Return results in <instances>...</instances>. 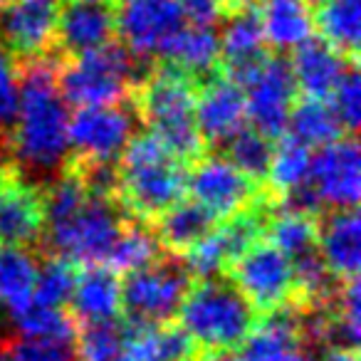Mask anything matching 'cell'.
Wrapping results in <instances>:
<instances>
[{"label": "cell", "instance_id": "1", "mask_svg": "<svg viewBox=\"0 0 361 361\" xmlns=\"http://www.w3.org/2000/svg\"><path fill=\"white\" fill-rule=\"evenodd\" d=\"M70 111L57 90V55L18 62V111L6 136L11 161L27 178L55 176L70 159Z\"/></svg>", "mask_w": 361, "mask_h": 361}, {"label": "cell", "instance_id": "2", "mask_svg": "<svg viewBox=\"0 0 361 361\" xmlns=\"http://www.w3.org/2000/svg\"><path fill=\"white\" fill-rule=\"evenodd\" d=\"M45 235L50 255L72 265H104L119 233L131 221L114 196L92 191L75 166L65 164L42 186Z\"/></svg>", "mask_w": 361, "mask_h": 361}, {"label": "cell", "instance_id": "3", "mask_svg": "<svg viewBox=\"0 0 361 361\" xmlns=\"http://www.w3.org/2000/svg\"><path fill=\"white\" fill-rule=\"evenodd\" d=\"M188 166L151 131H136L116 159L114 198L131 221L154 223L166 208L186 198Z\"/></svg>", "mask_w": 361, "mask_h": 361}, {"label": "cell", "instance_id": "4", "mask_svg": "<svg viewBox=\"0 0 361 361\" xmlns=\"http://www.w3.org/2000/svg\"><path fill=\"white\" fill-rule=\"evenodd\" d=\"M196 90L186 75L156 62L131 92V104L146 131L186 166L208 151L196 124Z\"/></svg>", "mask_w": 361, "mask_h": 361}, {"label": "cell", "instance_id": "5", "mask_svg": "<svg viewBox=\"0 0 361 361\" xmlns=\"http://www.w3.org/2000/svg\"><path fill=\"white\" fill-rule=\"evenodd\" d=\"M151 67L144 57H136L121 42L109 40L97 50L57 60V90L65 104L102 106L131 99L134 87Z\"/></svg>", "mask_w": 361, "mask_h": 361}, {"label": "cell", "instance_id": "6", "mask_svg": "<svg viewBox=\"0 0 361 361\" xmlns=\"http://www.w3.org/2000/svg\"><path fill=\"white\" fill-rule=\"evenodd\" d=\"M178 326L196 349L233 351L257 322V312L228 277L196 280L178 307Z\"/></svg>", "mask_w": 361, "mask_h": 361}, {"label": "cell", "instance_id": "7", "mask_svg": "<svg viewBox=\"0 0 361 361\" xmlns=\"http://www.w3.org/2000/svg\"><path fill=\"white\" fill-rule=\"evenodd\" d=\"M193 277L178 255L156 257L154 262L126 272L121 280V312L136 324H169L191 290Z\"/></svg>", "mask_w": 361, "mask_h": 361}, {"label": "cell", "instance_id": "8", "mask_svg": "<svg viewBox=\"0 0 361 361\" xmlns=\"http://www.w3.org/2000/svg\"><path fill=\"white\" fill-rule=\"evenodd\" d=\"M136 126H139V114L131 99L119 104L80 106L67 124L70 161L116 164L129 139L136 134Z\"/></svg>", "mask_w": 361, "mask_h": 361}, {"label": "cell", "instance_id": "9", "mask_svg": "<svg viewBox=\"0 0 361 361\" xmlns=\"http://www.w3.org/2000/svg\"><path fill=\"white\" fill-rule=\"evenodd\" d=\"M186 193L216 221L247 211L270 196L262 183L235 169L223 154H203L188 166Z\"/></svg>", "mask_w": 361, "mask_h": 361}, {"label": "cell", "instance_id": "10", "mask_svg": "<svg viewBox=\"0 0 361 361\" xmlns=\"http://www.w3.org/2000/svg\"><path fill=\"white\" fill-rule=\"evenodd\" d=\"M228 280L243 292L257 314H265L295 300L290 255L260 238L228 265Z\"/></svg>", "mask_w": 361, "mask_h": 361}, {"label": "cell", "instance_id": "11", "mask_svg": "<svg viewBox=\"0 0 361 361\" xmlns=\"http://www.w3.org/2000/svg\"><path fill=\"white\" fill-rule=\"evenodd\" d=\"M240 87L245 94L247 124L270 139H280L287 131L292 104L300 97L290 60L270 52Z\"/></svg>", "mask_w": 361, "mask_h": 361}, {"label": "cell", "instance_id": "12", "mask_svg": "<svg viewBox=\"0 0 361 361\" xmlns=\"http://www.w3.org/2000/svg\"><path fill=\"white\" fill-rule=\"evenodd\" d=\"M178 0H116L114 27L121 45L136 57H159L166 42L186 25Z\"/></svg>", "mask_w": 361, "mask_h": 361}, {"label": "cell", "instance_id": "13", "mask_svg": "<svg viewBox=\"0 0 361 361\" xmlns=\"http://www.w3.org/2000/svg\"><path fill=\"white\" fill-rule=\"evenodd\" d=\"M356 134H344L331 144H324L312 154L310 183L312 193L319 201L322 211L356 208L361 198V171Z\"/></svg>", "mask_w": 361, "mask_h": 361}, {"label": "cell", "instance_id": "14", "mask_svg": "<svg viewBox=\"0 0 361 361\" xmlns=\"http://www.w3.org/2000/svg\"><path fill=\"white\" fill-rule=\"evenodd\" d=\"M45 196L42 183L27 178L16 166L0 176V243L18 247L42 245Z\"/></svg>", "mask_w": 361, "mask_h": 361}, {"label": "cell", "instance_id": "15", "mask_svg": "<svg viewBox=\"0 0 361 361\" xmlns=\"http://www.w3.org/2000/svg\"><path fill=\"white\" fill-rule=\"evenodd\" d=\"M62 0H6L0 6V47L16 62L50 55Z\"/></svg>", "mask_w": 361, "mask_h": 361}, {"label": "cell", "instance_id": "16", "mask_svg": "<svg viewBox=\"0 0 361 361\" xmlns=\"http://www.w3.org/2000/svg\"><path fill=\"white\" fill-rule=\"evenodd\" d=\"M196 124L206 141V149L226 144L247 124L243 87L223 72L203 82L196 90Z\"/></svg>", "mask_w": 361, "mask_h": 361}, {"label": "cell", "instance_id": "17", "mask_svg": "<svg viewBox=\"0 0 361 361\" xmlns=\"http://www.w3.org/2000/svg\"><path fill=\"white\" fill-rule=\"evenodd\" d=\"M114 6L90 0H62L57 13L55 45L57 57H75L114 40Z\"/></svg>", "mask_w": 361, "mask_h": 361}, {"label": "cell", "instance_id": "18", "mask_svg": "<svg viewBox=\"0 0 361 361\" xmlns=\"http://www.w3.org/2000/svg\"><path fill=\"white\" fill-rule=\"evenodd\" d=\"M240 361H310L295 302L265 312L240 344Z\"/></svg>", "mask_w": 361, "mask_h": 361}, {"label": "cell", "instance_id": "19", "mask_svg": "<svg viewBox=\"0 0 361 361\" xmlns=\"http://www.w3.org/2000/svg\"><path fill=\"white\" fill-rule=\"evenodd\" d=\"M218 42H221V72L238 85H243V80L270 55L257 8L228 11L223 16Z\"/></svg>", "mask_w": 361, "mask_h": 361}, {"label": "cell", "instance_id": "20", "mask_svg": "<svg viewBox=\"0 0 361 361\" xmlns=\"http://www.w3.org/2000/svg\"><path fill=\"white\" fill-rule=\"evenodd\" d=\"M161 62L180 75H186L196 87L221 72V42L213 25H196L186 23L166 47L159 52Z\"/></svg>", "mask_w": 361, "mask_h": 361}, {"label": "cell", "instance_id": "21", "mask_svg": "<svg viewBox=\"0 0 361 361\" xmlns=\"http://www.w3.org/2000/svg\"><path fill=\"white\" fill-rule=\"evenodd\" d=\"M317 250L336 280L359 277L361 226L356 208H341L317 218Z\"/></svg>", "mask_w": 361, "mask_h": 361}, {"label": "cell", "instance_id": "22", "mask_svg": "<svg viewBox=\"0 0 361 361\" xmlns=\"http://www.w3.org/2000/svg\"><path fill=\"white\" fill-rule=\"evenodd\" d=\"M349 65L351 60H346L334 47L326 45L322 37L314 35L302 45H297L290 57L297 92L302 97H314V99H329L336 82Z\"/></svg>", "mask_w": 361, "mask_h": 361}, {"label": "cell", "instance_id": "23", "mask_svg": "<svg viewBox=\"0 0 361 361\" xmlns=\"http://www.w3.org/2000/svg\"><path fill=\"white\" fill-rule=\"evenodd\" d=\"M72 312L75 322H104L121 314V280L106 265H87L77 272L72 287Z\"/></svg>", "mask_w": 361, "mask_h": 361}, {"label": "cell", "instance_id": "24", "mask_svg": "<svg viewBox=\"0 0 361 361\" xmlns=\"http://www.w3.org/2000/svg\"><path fill=\"white\" fill-rule=\"evenodd\" d=\"M124 354L121 361H191L196 344L180 326L169 324H136L126 322Z\"/></svg>", "mask_w": 361, "mask_h": 361}, {"label": "cell", "instance_id": "25", "mask_svg": "<svg viewBox=\"0 0 361 361\" xmlns=\"http://www.w3.org/2000/svg\"><path fill=\"white\" fill-rule=\"evenodd\" d=\"M216 223L218 221L201 203L191 201V198H180L178 203L166 208L151 223V231H154L161 250H166L169 255L180 257L186 255L201 238H206L216 228Z\"/></svg>", "mask_w": 361, "mask_h": 361}, {"label": "cell", "instance_id": "26", "mask_svg": "<svg viewBox=\"0 0 361 361\" xmlns=\"http://www.w3.org/2000/svg\"><path fill=\"white\" fill-rule=\"evenodd\" d=\"M267 47L295 50L314 35V16L307 0H262L257 6Z\"/></svg>", "mask_w": 361, "mask_h": 361}, {"label": "cell", "instance_id": "27", "mask_svg": "<svg viewBox=\"0 0 361 361\" xmlns=\"http://www.w3.org/2000/svg\"><path fill=\"white\" fill-rule=\"evenodd\" d=\"M314 30L346 60L359 62L361 0H322L312 8Z\"/></svg>", "mask_w": 361, "mask_h": 361}, {"label": "cell", "instance_id": "28", "mask_svg": "<svg viewBox=\"0 0 361 361\" xmlns=\"http://www.w3.org/2000/svg\"><path fill=\"white\" fill-rule=\"evenodd\" d=\"M285 134L295 136L310 149H319L324 144H331L339 136H344L336 111L331 109L329 99H314V97H297V102L290 109Z\"/></svg>", "mask_w": 361, "mask_h": 361}, {"label": "cell", "instance_id": "29", "mask_svg": "<svg viewBox=\"0 0 361 361\" xmlns=\"http://www.w3.org/2000/svg\"><path fill=\"white\" fill-rule=\"evenodd\" d=\"M312 149L297 141L295 136L282 134L275 139L272 161L265 176V191L275 203H280L285 196H290L295 188H300L310 176Z\"/></svg>", "mask_w": 361, "mask_h": 361}, {"label": "cell", "instance_id": "30", "mask_svg": "<svg viewBox=\"0 0 361 361\" xmlns=\"http://www.w3.org/2000/svg\"><path fill=\"white\" fill-rule=\"evenodd\" d=\"M40 262L32 247L3 245L0 243V307L8 314L32 297Z\"/></svg>", "mask_w": 361, "mask_h": 361}, {"label": "cell", "instance_id": "31", "mask_svg": "<svg viewBox=\"0 0 361 361\" xmlns=\"http://www.w3.org/2000/svg\"><path fill=\"white\" fill-rule=\"evenodd\" d=\"M317 218L319 216L290 211V208H282L272 203L270 213H267L262 238L267 243H272L275 247H280L285 255L295 257L317 245Z\"/></svg>", "mask_w": 361, "mask_h": 361}, {"label": "cell", "instance_id": "32", "mask_svg": "<svg viewBox=\"0 0 361 361\" xmlns=\"http://www.w3.org/2000/svg\"><path fill=\"white\" fill-rule=\"evenodd\" d=\"M159 255H161V245L156 240L149 223L129 221L124 226V231L119 233L109 255H106L104 265L109 270H114L116 275H126V272H134L139 267L154 262Z\"/></svg>", "mask_w": 361, "mask_h": 361}, {"label": "cell", "instance_id": "33", "mask_svg": "<svg viewBox=\"0 0 361 361\" xmlns=\"http://www.w3.org/2000/svg\"><path fill=\"white\" fill-rule=\"evenodd\" d=\"M272 149H275V139L245 124L223 144V156L243 173L255 178L257 183H265L267 169L272 161Z\"/></svg>", "mask_w": 361, "mask_h": 361}, {"label": "cell", "instance_id": "34", "mask_svg": "<svg viewBox=\"0 0 361 361\" xmlns=\"http://www.w3.org/2000/svg\"><path fill=\"white\" fill-rule=\"evenodd\" d=\"M126 324L116 319L87 322L75 334L77 361H121Z\"/></svg>", "mask_w": 361, "mask_h": 361}, {"label": "cell", "instance_id": "35", "mask_svg": "<svg viewBox=\"0 0 361 361\" xmlns=\"http://www.w3.org/2000/svg\"><path fill=\"white\" fill-rule=\"evenodd\" d=\"M11 319L16 324L18 334L27 336H75L77 322L65 307L42 305L37 300H27L23 307L11 312Z\"/></svg>", "mask_w": 361, "mask_h": 361}, {"label": "cell", "instance_id": "36", "mask_svg": "<svg viewBox=\"0 0 361 361\" xmlns=\"http://www.w3.org/2000/svg\"><path fill=\"white\" fill-rule=\"evenodd\" d=\"M75 280H77V265L62 260V257L50 255L40 265V270H37L32 300L42 302V305L65 307L70 302Z\"/></svg>", "mask_w": 361, "mask_h": 361}, {"label": "cell", "instance_id": "37", "mask_svg": "<svg viewBox=\"0 0 361 361\" xmlns=\"http://www.w3.org/2000/svg\"><path fill=\"white\" fill-rule=\"evenodd\" d=\"M8 361H77L75 336L18 334L6 344Z\"/></svg>", "mask_w": 361, "mask_h": 361}, {"label": "cell", "instance_id": "38", "mask_svg": "<svg viewBox=\"0 0 361 361\" xmlns=\"http://www.w3.org/2000/svg\"><path fill=\"white\" fill-rule=\"evenodd\" d=\"M329 104L336 111L346 134H356L361 121V77L356 70V62H351L339 77L334 92L329 94Z\"/></svg>", "mask_w": 361, "mask_h": 361}, {"label": "cell", "instance_id": "39", "mask_svg": "<svg viewBox=\"0 0 361 361\" xmlns=\"http://www.w3.org/2000/svg\"><path fill=\"white\" fill-rule=\"evenodd\" d=\"M18 111V62L0 47V136L6 139Z\"/></svg>", "mask_w": 361, "mask_h": 361}, {"label": "cell", "instance_id": "40", "mask_svg": "<svg viewBox=\"0 0 361 361\" xmlns=\"http://www.w3.org/2000/svg\"><path fill=\"white\" fill-rule=\"evenodd\" d=\"M188 23L196 25H213L226 13V0H178Z\"/></svg>", "mask_w": 361, "mask_h": 361}, {"label": "cell", "instance_id": "41", "mask_svg": "<svg viewBox=\"0 0 361 361\" xmlns=\"http://www.w3.org/2000/svg\"><path fill=\"white\" fill-rule=\"evenodd\" d=\"M310 361H359L354 349H341V346H317L314 356Z\"/></svg>", "mask_w": 361, "mask_h": 361}, {"label": "cell", "instance_id": "42", "mask_svg": "<svg viewBox=\"0 0 361 361\" xmlns=\"http://www.w3.org/2000/svg\"><path fill=\"white\" fill-rule=\"evenodd\" d=\"M191 361H240V356H235L233 351H206L201 356H193Z\"/></svg>", "mask_w": 361, "mask_h": 361}, {"label": "cell", "instance_id": "43", "mask_svg": "<svg viewBox=\"0 0 361 361\" xmlns=\"http://www.w3.org/2000/svg\"><path fill=\"white\" fill-rule=\"evenodd\" d=\"M262 0H226V13L228 11H240V8H257ZM223 13V16H226Z\"/></svg>", "mask_w": 361, "mask_h": 361}, {"label": "cell", "instance_id": "44", "mask_svg": "<svg viewBox=\"0 0 361 361\" xmlns=\"http://www.w3.org/2000/svg\"><path fill=\"white\" fill-rule=\"evenodd\" d=\"M13 161H11V154H8V146H6V139L0 136V176L6 173V169L11 166Z\"/></svg>", "mask_w": 361, "mask_h": 361}, {"label": "cell", "instance_id": "45", "mask_svg": "<svg viewBox=\"0 0 361 361\" xmlns=\"http://www.w3.org/2000/svg\"><path fill=\"white\" fill-rule=\"evenodd\" d=\"M0 361H8V356H6V344H0Z\"/></svg>", "mask_w": 361, "mask_h": 361}, {"label": "cell", "instance_id": "46", "mask_svg": "<svg viewBox=\"0 0 361 361\" xmlns=\"http://www.w3.org/2000/svg\"><path fill=\"white\" fill-rule=\"evenodd\" d=\"M90 3H106V6H114L116 0H90Z\"/></svg>", "mask_w": 361, "mask_h": 361}, {"label": "cell", "instance_id": "47", "mask_svg": "<svg viewBox=\"0 0 361 361\" xmlns=\"http://www.w3.org/2000/svg\"><path fill=\"white\" fill-rule=\"evenodd\" d=\"M307 3H310V6H312V8H314V6H319L322 0H307Z\"/></svg>", "mask_w": 361, "mask_h": 361}, {"label": "cell", "instance_id": "48", "mask_svg": "<svg viewBox=\"0 0 361 361\" xmlns=\"http://www.w3.org/2000/svg\"><path fill=\"white\" fill-rule=\"evenodd\" d=\"M3 3H6V0H0V6H3Z\"/></svg>", "mask_w": 361, "mask_h": 361}]
</instances>
